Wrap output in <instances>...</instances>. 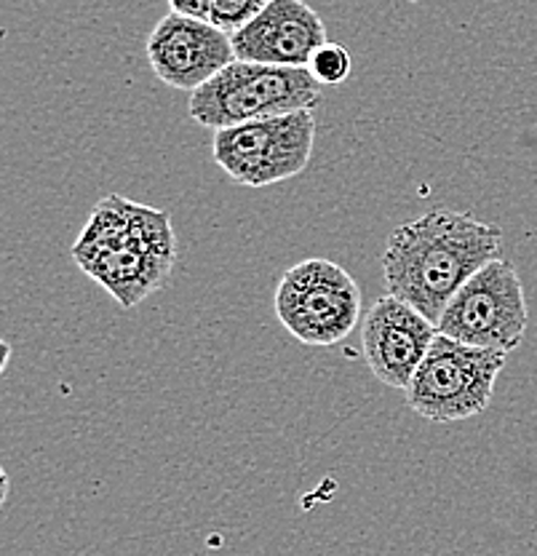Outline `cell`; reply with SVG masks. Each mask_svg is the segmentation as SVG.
Segmentation results:
<instances>
[{
  "mask_svg": "<svg viewBox=\"0 0 537 556\" xmlns=\"http://www.w3.org/2000/svg\"><path fill=\"white\" fill-rule=\"evenodd\" d=\"M502 252V230L471 212L433 208L391 233L383 252L388 294L412 305L433 324L484 265Z\"/></svg>",
  "mask_w": 537,
  "mask_h": 556,
  "instance_id": "obj_1",
  "label": "cell"
},
{
  "mask_svg": "<svg viewBox=\"0 0 537 556\" xmlns=\"http://www.w3.org/2000/svg\"><path fill=\"white\" fill-rule=\"evenodd\" d=\"M73 260L120 308H135L175 270L177 236L166 212L110 193L80 230Z\"/></svg>",
  "mask_w": 537,
  "mask_h": 556,
  "instance_id": "obj_2",
  "label": "cell"
},
{
  "mask_svg": "<svg viewBox=\"0 0 537 556\" xmlns=\"http://www.w3.org/2000/svg\"><path fill=\"white\" fill-rule=\"evenodd\" d=\"M308 67L259 65L235 60L190 94L188 113L195 124L219 131L273 115L319 108L321 89Z\"/></svg>",
  "mask_w": 537,
  "mask_h": 556,
  "instance_id": "obj_3",
  "label": "cell"
},
{
  "mask_svg": "<svg viewBox=\"0 0 537 556\" xmlns=\"http://www.w3.org/2000/svg\"><path fill=\"white\" fill-rule=\"evenodd\" d=\"M508 353L476 348L436 334L429 356L420 364L407 404L431 422H458L482 415L495 396V382Z\"/></svg>",
  "mask_w": 537,
  "mask_h": 556,
  "instance_id": "obj_4",
  "label": "cell"
},
{
  "mask_svg": "<svg viewBox=\"0 0 537 556\" xmlns=\"http://www.w3.org/2000/svg\"><path fill=\"white\" fill-rule=\"evenodd\" d=\"M276 316L303 345H337L361 321V289L343 265L327 257L303 260L276 287Z\"/></svg>",
  "mask_w": 537,
  "mask_h": 556,
  "instance_id": "obj_5",
  "label": "cell"
},
{
  "mask_svg": "<svg viewBox=\"0 0 537 556\" xmlns=\"http://www.w3.org/2000/svg\"><path fill=\"white\" fill-rule=\"evenodd\" d=\"M314 144V110H303L215 131L212 159L233 182L268 188L308 169Z\"/></svg>",
  "mask_w": 537,
  "mask_h": 556,
  "instance_id": "obj_6",
  "label": "cell"
},
{
  "mask_svg": "<svg viewBox=\"0 0 537 556\" xmlns=\"http://www.w3.org/2000/svg\"><path fill=\"white\" fill-rule=\"evenodd\" d=\"M527 300L522 278L508 260H493L468 278L438 318V334L476 348L511 353L527 334Z\"/></svg>",
  "mask_w": 537,
  "mask_h": 556,
  "instance_id": "obj_7",
  "label": "cell"
},
{
  "mask_svg": "<svg viewBox=\"0 0 537 556\" xmlns=\"http://www.w3.org/2000/svg\"><path fill=\"white\" fill-rule=\"evenodd\" d=\"M148 62L166 86L199 91L217 73L235 62L233 38L206 20L169 11L148 35Z\"/></svg>",
  "mask_w": 537,
  "mask_h": 556,
  "instance_id": "obj_8",
  "label": "cell"
},
{
  "mask_svg": "<svg viewBox=\"0 0 537 556\" xmlns=\"http://www.w3.org/2000/svg\"><path fill=\"white\" fill-rule=\"evenodd\" d=\"M436 324L394 294H383L361 321V348L383 386L407 391L436 340Z\"/></svg>",
  "mask_w": 537,
  "mask_h": 556,
  "instance_id": "obj_9",
  "label": "cell"
},
{
  "mask_svg": "<svg viewBox=\"0 0 537 556\" xmlns=\"http://www.w3.org/2000/svg\"><path fill=\"white\" fill-rule=\"evenodd\" d=\"M233 38L235 60L308 67L327 40L321 16L305 0H270Z\"/></svg>",
  "mask_w": 537,
  "mask_h": 556,
  "instance_id": "obj_10",
  "label": "cell"
},
{
  "mask_svg": "<svg viewBox=\"0 0 537 556\" xmlns=\"http://www.w3.org/2000/svg\"><path fill=\"white\" fill-rule=\"evenodd\" d=\"M350 51L340 43H323L310 60L308 70L323 86H343L350 78Z\"/></svg>",
  "mask_w": 537,
  "mask_h": 556,
  "instance_id": "obj_11",
  "label": "cell"
},
{
  "mask_svg": "<svg viewBox=\"0 0 537 556\" xmlns=\"http://www.w3.org/2000/svg\"><path fill=\"white\" fill-rule=\"evenodd\" d=\"M270 0H215V9H212V25L225 30L228 35L239 33L241 27H246L259 11L268 5Z\"/></svg>",
  "mask_w": 537,
  "mask_h": 556,
  "instance_id": "obj_12",
  "label": "cell"
},
{
  "mask_svg": "<svg viewBox=\"0 0 537 556\" xmlns=\"http://www.w3.org/2000/svg\"><path fill=\"white\" fill-rule=\"evenodd\" d=\"M169 9L175 11V14L209 22L212 9H215V0H169Z\"/></svg>",
  "mask_w": 537,
  "mask_h": 556,
  "instance_id": "obj_13",
  "label": "cell"
}]
</instances>
